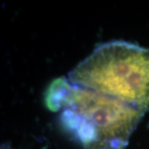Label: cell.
I'll return each instance as SVG.
<instances>
[{"label": "cell", "instance_id": "obj_1", "mask_svg": "<svg viewBox=\"0 0 149 149\" xmlns=\"http://www.w3.org/2000/svg\"><path fill=\"white\" fill-rule=\"evenodd\" d=\"M45 104L84 149H124L144 113L61 77L49 85Z\"/></svg>", "mask_w": 149, "mask_h": 149}, {"label": "cell", "instance_id": "obj_2", "mask_svg": "<svg viewBox=\"0 0 149 149\" xmlns=\"http://www.w3.org/2000/svg\"><path fill=\"white\" fill-rule=\"evenodd\" d=\"M74 85L149 111V48L123 41L98 46L69 73Z\"/></svg>", "mask_w": 149, "mask_h": 149}, {"label": "cell", "instance_id": "obj_3", "mask_svg": "<svg viewBox=\"0 0 149 149\" xmlns=\"http://www.w3.org/2000/svg\"><path fill=\"white\" fill-rule=\"evenodd\" d=\"M8 149H10V148H8Z\"/></svg>", "mask_w": 149, "mask_h": 149}]
</instances>
